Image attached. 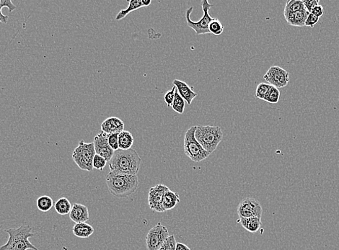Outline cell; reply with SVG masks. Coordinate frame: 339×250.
I'll return each mask as SVG.
<instances>
[{"instance_id":"cell-35","label":"cell","mask_w":339,"mask_h":250,"mask_svg":"<svg viewBox=\"0 0 339 250\" xmlns=\"http://www.w3.org/2000/svg\"><path fill=\"white\" fill-rule=\"evenodd\" d=\"M303 2L306 10H308L310 13H311L312 10L317 5H319L320 3L319 0H305Z\"/></svg>"},{"instance_id":"cell-27","label":"cell","mask_w":339,"mask_h":250,"mask_svg":"<svg viewBox=\"0 0 339 250\" xmlns=\"http://www.w3.org/2000/svg\"><path fill=\"white\" fill-rule=\"evenodd\" d=\"M209 33L215 36H219L224 31V26L217 18H213L211 23L209 24Z\"/></svg>"},{"instance_id":"cell-4","label":"cell","mask_w":339,"mask_h":250,"mask_svg":"<svg viewBox=\"0 0 339 250\" xmlns=\"http://www.w3.org/2000/svg\"><path fill=\"white\" fill-rule=\"evenodd\" d=\"M195 138L206 151L212 154L222 140L223 133L219 127L199 126L196 129Z\"/></svg>"},{"instance_id":"cell-25","label":"cell","mask_w":339,"mask_h":250,"mask_svg":"<svg viewBox=\"0 0 339 250\" xmlns=\"http://www.w3.org/2000/svg\"><path fill=\"white\" fill-rule=\"evenodd\" d=\"M5 7L9 9L10 13L16 10V6L10 0H0V23L3 24H6L8 21V15H3L2 13V9Z\"/></svg>"},{"instance_id":"cell-9","label":"cell","mask_w":339,"mask_h":250,"mask_svg":"<svg viewBox=\"0 0 339 250\" xmlns=\"http://www.w3.org/2000/svg\"><path fill=\"white\" fill-rule=\"evenodd\" d=\"M263 79L272 86L282 88L287 86L289 83V73L279 66H272L264 74Z\"/></svg>"},{"instance_id":"cell-17","label":"cell","mask_w":339,"mask_h":250,"mask_svg":"<svg viewBox=\"0 0 339 250\" xmlns=\"http://www.w3.org/2000/svg\"><path fill=\"white\" fill-rule=\"evenodd\" d=\"M245 230L249 231L250 233H255L259 230L261 227L262 223L260 218H240L238 220Z\"/></svg>"},{"instance_id":"cell-8","label":"cell","mask_w":339,"mask_h":250,"mask_svg":"<svg viewBox=\"0 0 339 250\" xmlns=\"http://www.w3.org/2000/svg\"><path fill=\"white\" fill-rule=\"evenodd\" d=\"M169 236L167 228L162 225L161 223H158L146 234V248L148 250H159Z\"/></svg>"},{"instance_id":"cell-36","label":"cell","mask_w":339,"mask_h":250,"mask_svg":"<svg viewBox=\"0 0 339 250\" xmlns=\"http://www.w3.org/2000/svg\"><path fill=\"white\" fill-rule=\"evenodd\" d=\"M311 13L316 15V16L318 17V18H320V17L323 16V13H324V9H323L322 5H318L312 10Z\"/></svg>"},{"instance_id":"cell-24","label":"cell","mask_w":339,"mask_h":250,"mask_svg":"<svg viewBox=\"0 0 339 250\" xmlns=\"http://www.w3.org/2000/svg\"><path fill=\"white\" fill-rule=\"evenodd\" d=\"M306 10L302 0H289L286 3L284 13H292Z\"/></svg>"},{"instance_id":"cell-10","label":"cell","mask_w":339,"mask_h":250,"mask_svg":"<svg viewBox=\"0 0 339 250\" xmlns=\"http://www.w3.org/2000/svg\"><path fill=\"white\" fill-rule=\"evenodd\" d=\"M263 209L258 200L254 198H246L240 201L238 207L239 218L257 217L261 219Z\"/></svg>"},{"instance_id":"cell-21","label":"cell","mask_w":339,"mask_h":250,"mask_svg":"<svg viewBox=\"0 0 339 250\" xmlns=\"http://www.w3.org/2000/svg\"><path fill=\"white\" fill-rule=\"evenodd\" d=\"M129 2V7L126 10H121L116 17V20H121L124 19L127 15L132 13L134 10H139V8H144V5L143 0H130Z\"/></svg>"},{"instance_id":"cell-14","label":"cell","mask_w":339,"mask_h":250,"mask_svg":"<svg viewBox=\"0 0 339 250\" xmlns=\"http://www.w3.org/2000/svg\"><path fill=\"white\" fill-rule=\"evenodd\" d=\"M71 220L76 224L85 223L89 220V211L88 207L80 203H74L69 213Z\"/></svg>"},{"instance_id":"cell-26","label":"cell","mask_w":339,"mask_h":250,"mask_svg":"<svg viewBox=\"0 0 339 250\" xmlns=\"http://www.w3.org/2000/svg\"><path fill=\"white\" fill-rule=\"evenodd\" d=\"M185 100L181 98L177 90H175L174 101L171 106L173 110L176 113L183 114L185 110Z\"/></svg>"},{"instance_id":"cell-37","label":"cell","mask_w":339,"mask_h":250,"mask_svg":"<svg viewBox=\"0 0 339 250\" xmlns=\"http://www.w3.org/2000/svg\"><path fill=\"white\" fill-rule=\"evenodd\" d=\"M175 250H191L190 248L183 243H177Z\"/></svg>"},{"instance_id":"cell-18","label":"cell","mask_w":339,"mask_h":250,"mask_svg":"<svg viewBox=\"0 0 339 250\" xmlns=\"http://www.w3.org/2000/svg\"><path fill=\"white\" fill-rule=\"evenodd\" d=\"M179 203L180 197L178 193L172 191L170 189H168L165 192L164 197H163V205L165 212L175 208Z\"/></svg>"},{"instance_id":"cell-30","label":"cell","mask_w":339,"mask_h":250,"mask_svg":"<svg viewBox=\"0 0 339 250\" xmlns=\"http://www.w3.org/2000/svg\"><path fill=\"white\" fill-rule=\"evenodd\" d=\"M106 163L107 161L103 157L98 155V154H95L93 161V169L95 168V169L100 170V171H103L104 168L106 165Z\"/></svg>"},{"instance_id":"cell-5","label":"cell","mask_w":339,"mask_h":250,"mask_svg":"<svg viewBox=\"0 0 339 250\" xmlns=\"http://www.w3.org/2000/svg\"><path fill=\"white\" fill-rule=\"evenodd\" d=\"M197 127H192L185 133L184 137V152L194 162H199L210 155L195 138Z\"/></svg>"},{"instance_id":"cell-29","label":"cell","mask_w":339,"mask_h":250,"mask_svg":"<svg viewBox=\"0 0 339 250\" xmlns=\"http://www.w3.org/2000/svg\"><path fill=\"white\" fill-rule=\"evenodd\" d=\"M271 88H272V85L268 84V83H260L257 87L256 90H255V97L260 100H265Z\"/></svg>"},{"instance_id":"cell-11","label":"cell","mask_w":339,"mask_h":250,"mask_svg":"<svg viewBox=\"0 0 339 250\" xmlns=\"http://www.w3.org/2000/svg\"><path fill=\"white\" fill-rule=\"evenodd\" d=\"M168 187L164 185H157L149 189V196H148V203L149 207L153 212L158 213L165 212L163 209V197L165 192L168 190Z\"/></svg>"},{"instance_id":"cell-32","label":"cell","mask_w":339,"mask_h":250,"mask_svg":"<svg viewBox=\"0 0 339 250\" xmlns=\"http://www.w3.org/2000/svg\"><path fill=\"white\" fill-rule=\"evenodd\" d=\"M175 90H176V88L174 86L171 90H169L165 93L164 101L168 107L172 106V105H173V101H174Z\"/></svg>"},{"instance_id":"cell-19","label":"cell","mask_w":339,"mask_h":250,"mask_svg":"<svg viewBox=\"0 0 339 250\" xmlns=\"http://www.w3.org/2000/svg\"><path fill=\"white\" fill-rule=\"evenodd\" d=\"M73 234L78 238H88L94 233V228L85 223L76 224L72 229Z\"/></svg>"},{"instance_id":"cell-22","label":"cell","mask_w":339,"mask_h":250,"mask_svg":"<svg viewBox=\"0 0 339 250\" xmlns=\"http://www.w3.org/2000/svg\"><path fill=\"white\" fill-rule=\"evenodd\" d=\"M71 204L66 198H61L56 202L54 209L59 215H67L71 212Z\"/></svg>"},{"instance_id":"cell-12","label":"cell","mask_w":339,"mask_h":250,"mask_svg":"<svg viewBox=\"0 0 339 250\" xmlns=\"http://www.w3.org/2000/svg\"><path fill=\"white\" fill-rule=\"evenodd\" d=\"M108 138V134L101 132L95 136L93 142L96 154L101 156L107 161L111 159L114 154V151L109 145Z\"/></svg>"},{"instance_id":"cell-13","label":"cell","mask_w":339,"mask_h":250,"mask_svg":"<svg viewBox=\"0 0 339 250\" xmlns=\"http://www.w3.org/2000/svg\"><path fill=\"white\" fill-rule=\"evenodd\" d=\"M101 132L107 134H120L124 131V123L117 117H110L101 124Z\"/></svg>"},{"instance_id":"cell-28","label":"cell","mask_w":339,"mask_h":250,"mask_svg":"<svg viewBox=\"0 0 339 250\" xmlns=\"http://www.w3.org/2000/svg\"><path fill=\"white\" fill-rule=\"evenodd\" d=\"M280 91H279L278 88L272 86L264 101L267 102L270 104H277L279 102V98H280Z\"/></svg>"},{"instance_id":"cell-7","label":"cell","mask_w":339,"mask_h":250,"mask_svg":"<svg viewBox=\"0 0 339 250\" xmlns=\"http://www.w3.org/2000/svg\"><path fill=\"white\" fill-rule=\"evenodd\" d=\"M202 8L203 10V16L199 21L194 22L191 19V14L193 12V7H191L185 11V19H186L187 25L191 28L193 29L197 35H204V34L210 33L209 30V24L213 20L212 17L209 14V10L212 8L213 5L210 4L207 0H202Z\"/></svg>"},{"instance_id":"cell-2","label":"cell","mask_w":339,"mask_h":250,"mask_svg":"<svg viewBox=\"0 0 339 250\" xmlns=\"http://www.w3.org/2000/svg\"><path fill=\"white\" fill-rule=\"evenodd\" d=\"M141 159L134 149L114 151L111 159L109 161V168L111 171L130 175H137L140 168Z\"/></svg>"},{"instance_id":"cell-15","label":"cell","mask_w":339,"mask_h":250,"mask_svg":"<svg viewBox=\"0 0 339 250\" xmlns=\"http://www.w3.org/2000/svg\"><path fill=\"white\" fill-rule=\"evenodd\" d=\"M173 84L176 88L177 91L178 92L181 98L187 102L189 105L192 104L194 98L197 96V93L194 91V88L189 86L185 81L178 80V79L173 80Z\"/></svg>"},{"instance_id":"cell-20","label":"cell","mask_w":339,"mask_h":250,"mask_svg":"<svg viewBox=\"0 0 339 250\" xmlns=\"http://www.w3.org/2000/svg\"><path fill=\"white\" fill-rule=\"evenodd\" d=\"M134 139L132 134L127 131H123L119 134V149L128 150L132 149Z\"/></svg>"},{"instance_id":"cell-33","label":"cell","mask_w":339,"mask_h":250,"mask_svg":"<svg viewBox=\"0 0 339 250\" xmlns=\"http://www.w3.org/2000/svg\"><path fill=\"white\" fill-rule=\"evenodd\" d=\"M119 134H108V144L114 151L119 149Z\"/></svg>"},{"instance_id":"cell-3","label":"cell","mask_w":339,"mask_h":250,"mask_svg":"<svg viewBox=\"0 0 339 250\" xmlns=\"http://www.w3.org/2000/svg\"><path fill=\"white\" fill-rule=\"evenodd\" d=\"M5 231L9 235V239L6 244L0 246V250H39L29 241V238L35 235L30 226L21 225L17 229H7Z\"/></svg>"},{"instance_id":"cell-1","label":"cell","mask_w":339,"mask_h":250,"mask_svg":"<svg viewBox=\"0 0 339 250\" xmlns=\"http://www.w3.org/2000/svg\"><path fill=\"white\" fill-rule=\"evenodd\" d=\"M109 192L117 198H126L134 193L139 187L137 175H130L111 171L106 177Z\"/></svg>"},{"instance_id":"cell-6","label":"cell","mask_w":339,"mask_h":250,"mask_svg":"<svg viewBox=\"0 0 339 250\" xmlns=\"http://www.w3.org/2000/svg\"><path fill=\"white\" fill-rule=\"evenodd\" d=\"M96 154L94 144L82 140L72 153V159L80 170L91 172L93 170V158Z\"/></svg>"},{"instance_id":"cell-31","label":"cell","mask_w":339,"mask_h":250,"mask_svg":"<svg viewBox=\"0 0 339 250\" xmlns=\"http://www.w3.org/2000/svg\"><path fill=\"white\" fill-rule=\"evenodd\" d=\"M176 240L174 235L170 236L165 240L164 244L160 247L159 250H175L176 249Z\"/></svg>"},{"instance_id":"cell-34","label":"cell","mask_w":339,"mask_h":250,"mask_svg":"<svg viewBox=\"0 0 339 250\" xmlns=\"http://www.w3.org/2000/svg\"><path fill=\"white\" fill-rule=\"evenodd\" d=\"M320 18L316 16V15L310 13L308 15V18L306 21V24H305V26L310 27V28H313L315 25L318 23V22L319 21Z\"/></svg>"},{"instance_id":"cell-16","label":"cell","mask_w":339,"mask_h":250,"mask_svg":"<svg viewBox=\"0 0 339 250\" xmlns=\"http://www.w3.org/2000/svg\"><path fill=\"white\" fill-rule=\"evenodd\" d=\"M310 14L308 10H300L292 13H284L286 21L289 25L294 27H304L307 18Z\"/></svg>"},{"instance_id":"cell-23","label":"cell","mask_w":339,"mask_h":250,"mask_svg":"<svg viewBox=\"0 0 339 250\" xmlns=\"http://www.w3.org/2000/svg\"><path fill=\"white\" fill-rule=\"evenodd\" d=\"M37 207L42 212H48L52 209L54 205V201L51 197L48 195H42L39 197L36 201Z\"/></svg>"}]
</instances>
